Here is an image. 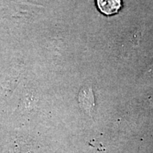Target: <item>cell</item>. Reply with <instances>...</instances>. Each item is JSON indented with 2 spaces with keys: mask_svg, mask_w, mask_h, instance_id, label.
<instances>
[{
  "mask_svg": "<svg viewBox=\"0 0 153 153\" xmlns=\"http://www.w3.org/2000/svg\"><path fill=\"white\" fill-rule=\"evenodd\" d=\"M78 101L82 109L86 114L91 116L95 107L94 95L91 87H86L82 88L78 96Z\"/></svg>",
  "mask_w": 153,
  "mask_h": 153,
  "instance_id": "cell-1",
  "label": "cell"
},
{
  "mask_svg": "<svg viewBox=\"0 0 153 153\" xmlns=\"http://www.w3.org/2000/svg\"><path fill=\"white\" fill-rule=\"evenodd\" d=\"M97 9L101 14L112 16L117 14L123 7L122 0H95Z\"/></svg>",
  "mask_w": 153,
  "mask_h": 153,
  "instance_id": "cell-2",
  "label": "cell"
}]
</instances>
